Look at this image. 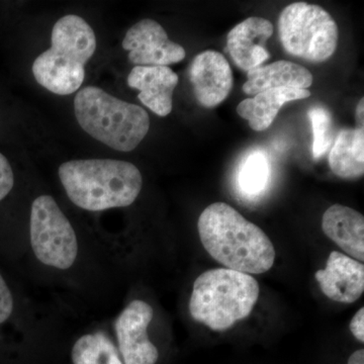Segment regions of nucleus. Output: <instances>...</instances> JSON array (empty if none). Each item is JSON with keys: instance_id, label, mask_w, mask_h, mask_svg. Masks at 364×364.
I'll use <instances>...</instances> for the list:
<instances>
[{"instance_id": "10", "label": "nucleus", "mask_w": 364, "mask_h": 364, "mask_svg": "<svg viewBox=\"0 0 364 364\" xmlns=\"http://www.w3.org/2000/svg\"><path fill=\"white\" fill-rule=\"evenodd\" d=\"M196 102L215 107L228 97L233 87V73L222 53L208 50L196 55L189 66Z\"/></svg>"}, {"instance_id": "16", "label": "nucleus", "mask_w": 364, "mask_h": 364, "mask_svg": "<svg viewBox=\"0 0 364 364\" xmlns=\"http://www.w3.org/2000/svg\"><path fill=\"white\" fill-rule=\"evenodd\" d=\"M308 90L294 88H272L247 98L237 107L239 116L248 121L252 130L262 132L269 128L286 102L310 97Z\"/></svg>"}, {"instance_id": "14", "label": "nucleus", "mask_w": 364, "mask_h": 364, "mask_svg": "<svg viewBox=\"0 0 364 364\" xmlns=\"http://www.w3.org/2000/svg\"><path fill=\"white\" fill-rule=\"evenodd\" d=\"M322 230L349 257L364 261V217L346 205H333L322 218Z\"/></svg>"}, {"instance_id": "18", "label": "nucleus", "mask_w": 364, "mask_h": 364, "mask_svg": "<svg viewBox=\"0 0 364 364\" xmlns=\"http://www.w3.org/2000/svg\"><path fill=\"white\" fill-rule=\"evenodd\" d=\"M72 364H124L117 345L104 332L88 333L71 349Z\"/></svg>"}, {"instance_id": "11", "label": "nucleus", "mask_w": 364, "mask_h": 364, "mask_svg": "<svg viewBox=\"0 0 364 364\" xmlns=\"http://www.w3.org/2000/svg\"><path fill=\"white\" fill-rule=\"evenodd\" d=\"M315 279L328 299L352 304L364 291V265L339 251H332L326 267L316 272Z\"/></svg>"}, {"instance_id": "3", "label": "nucleus", "mask_w": 364, "mask_h": 364, "mask_svg": "<svg viewBox=\"0 0 364 364\" xmlns=\"http://www.w3.org/2000/svg\"><path fill=\"white\" fill-rule=\"evenodd\" d=\"M95 50L97 37L90 23L67 14L53 26L51 47L33 61V77L55 95H72L82 85L86 63Z\"/></svg>"}, {"instance_id": "25", "label": "nucleus", "mask_w": 364, "mask_h": 364, "mask_svg": "<svg viewBox=\"0 0 364 364\" xmlns=\"http://www.w3.org/2000/svg\"><path fill=\"white\" fill-rule=\"evenodd\" d=\"M347 364H364V350L363 349H358L351 354L350 358L348 359Z\"/></svg>"}, {"instance_id": "8", "label": "nucleus", "mask_w": 364, "mask_h": 364, "mask_svg": "<svg viewBox=\"0 0 364 364\" xmlns=\"http://www.w3.org/2000/svg\"><path fill=\"white\" fill-rule=\"evenodd\" d=\"M154 311L147 301L134 299L114 323L117 347L124 364H156L159 350L148 335Z\"/></svg>"}, {"instance_id": "21", "label": "nucleus", "mask_w": 364, "mask_h": 364, "mask_svg": "<svg viewBox=\"0 0 364 364\" xmlns=\"http://www.w3.org/2000/svg\"><path fill=\"white\" fill-rule=\"evenodd\" d=\"M14 301L11 289L0 273V325L4 324L13 315Z\"/></svg>"}, {"instance_id": "12", "label": "nucleus", "mask_w": 364, "mask_h": 364, "mask_svg": "<svg viewBox=\"0 0 364 364\" xmlns=\"http://www.w3.org/2000/svg\"><path fill=\"white\" fill-rule=\"evenodd\" d=\"M272 33V23L257 16L234 26L227 36L228 52L234 63L247 72L262 65L270 58L267 42Z\"/></svg>"}, {"instance_id": "7", "label": "nucleus", "mask_w": 364, "mask_h": 364, "mask_svg": "<svg viewBox=\"0 0 364 364\" xmlns=\"http://www.w3.org/2000/svg\"><path fill=\"white\" fill-rule=\"evenodd\" d=\"M30 239L33 253L46 267L67 270L77 260L75 230L51 196H40L33 200Z\"/></svg>"}, {"instance_id": "1", "label": "nucleus", "mask_w": 364, "mask_h": 364, "mask_svg": "<svg viewBox=\"0 0 364 364\" xmlns=\"http://www.w3.org/2000/svg\"><path fill=\"white\" fill-rule=\"evenodd\" d=\"M198 230L203 248L228 269L261 274L274 264L277 254L267 235L226 203L205 208Z\"/></svg>"}, {"instance_id": "13", "label": "nucleus", "mask_w": 364, "mask_h": 364, "mask_svg": "<svg viewBox=\"0 0 364 364\" xmlns=\"http://www.w3.org/2000/svg\"><path fill=\"white\" fill-rule=\"evenodd\" d=\"M177 85L178 75L167 66H135L128 76V85L139 90L140 102L159 117L171 112Z\"/></svg>"}, {"instance_id": "2", "label": "nucleus", "mask_w": 364, "mask_h": 364, "mask_svg": "<svg viewBox=\"0 0 364 364\" xmlns=\"http://www.w3.org/2000/svg\"><path fill=\"white\" fill-rule=\"evenodd\" d=\"M58 174L69 200L88 212L129 207L142 191L140 170L122 160H71L60 165Z\"/></svg>"}, {"instance_id": "17", "label": "nucleus", "mask_w": 364, "mask_h": 364, "mask_svg": "<svg viewBox=\"0 0 364 364\" xmlns=\"http://www.w3.org/2000/svg\"><path fill=\"white\" fill-rule=\"evenodd\" d=\"M330 168L343 179H358L364 173V129H344L330 150Z\"/></svg>"}, {"instance_id": "4", "label": "nucleus", "mask_w": 364, "mask_h": 364, "mask_svg": "<svg viewBox=\"0 0 364 364\" xmlns=\"http://www.w3.org/2000/svg\"><path fill=\"white\" fill-rule=\"evenodd\" d=\"M259 293V284L252 275L225 267L207 270L193 284L189 314L213 331H227L249 317Z\"/></svg>"}, {"instance_id": "19", "label": "nucleus", "mask_w": 364, "mask_h": 364, "mask_svg": "<svg viewBox=\"0 0 364 364\" xmlns=\"http://www.w3.org/2000/svg\"><path fill=\"white\" fill-rule=\"evenodd\" d=\"M269 176L267 155L262 151H253L240 165L237 174V186L242 195L255 198L265 191Z\"/></svg>"}, {"instance_id": "22", "label": "nucleus", "mask_w": 364, "mask_h": 364, "mask_svg": "<svg viewBox=\"0 0 364 364\" xmlns=\"http://www.w3.org/2000/svg\"><path fill=\"white\" fill-rule=\"evenodd\" d=\"M14 174L11 163L0 153V202L13 191Z\"/></svg>"}, {"instance_id": "24", "label": "nucleus", "mask_w": 364, "mask_h": 364, "mask_svg": "<svg viewBox=\"0 0 364 364\" xmlns=\"http://www.w3.org/2000/svg\"><path fill=\"white\" fill-rule=\"evenodd\" d=\"M356 124L358 127L356 129H364V100L361 98L359 100L358 107H356Z\"/></svg>"}, {"instance_id": "5", "label": "nucleus", "mask_w": 364, "mask_h": 364, "mask_svg": "<svg viewBox=\"0 0 364 364\" xmlns=\"http://www.w3.org/2000/svg\"><path fill=\"white\" fill-rule=\"evenodd\" d=\"M74 112L81 128L112 149L130 152L150 129L148 112L139 105L112 97L97 86H86L74 98Z\"/></svg>"}, {"instance_id": "6", "label": "nucleus", "mask_w": 364, "mask_h": 364, "mask_svg": "<svg viewBox=\"0 0 364 364\" xmlns=\"http://www.w3.org/2000/svg\"><path fill=\"white\" fill-rule=\"evenodd\" d=\"M277 26L282 47L291 56L318 63L331 58L336 51L338 26L317 4H289L280 13Z\"/></svg>"}, {"instance_id": "9", "label": "nucleus", "mask_w": 364, "mask_h": 364, "mask_svg": "<svg viewBox=\"0 0 364 364\" xmlns=\"http://www.w3.org/2000/svg\"><path fill=\"white\" fill-rule=\"evenodd\" d=\"M129 61L136 66H167L186 58L181 45L169 40L166 31L156 21L145 18L129 28L123 40Z\"/></svg>"}, {"instance_id": "23", "label": "nucleus", "mask_w": 364, "mask_h": 364, "mask_svg": "<svg viewBox=\"0 0 364 364\" xmlns=\"http://www.w3.org/2000/svg\"><path fill=\"white\" fill-rule=\"evenodd\" d=\"M350 331L360 343L364 342V308L359 309L350 322Z\"/></svg>"}, {"instance_id": "20", "label": "nucleus", "mask_w": 364, "mask_h": 364, "mask_svg": "<svg viewBox=\"0 0 364 364\" xmlns=\"http://www.w3.org/2000/svg\"><path fill=\"white\" fill-rule=\"evenodd\" d=\"M308 114L313 129V157L318 160L332 148L335 140L334 124L331 112L325 107H313Z\"/></svg>"}, {"instance_id": "15", "label": "nucleus", "mask_w": 364, "mask_h": 364, "mask_svg": "<svg viewBox=\"0 0 364 364\" xmlns=\"http://www.w3.org/2000/svg\"><path fill=\"white\" fill-rule=\"evenodd\" d=\"M247 77L242 88L246 95H256L272 88L306 90L313 85V75L308 69L286 60L251 69Z\"/></svg>"}]
</instances>
